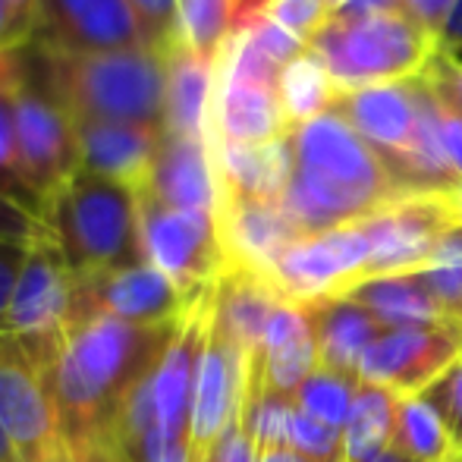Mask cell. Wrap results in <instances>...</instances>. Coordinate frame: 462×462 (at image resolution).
Instances as JSON below:
<instances>
[{"mask_svg":"<svg viewBox=\"0 0 462 462\" xmlns=\"http://www.w3.org/2000/svg\"><path fill=\"white\" fill-rule=\"evenodd\" d=\"M177 328L180 324L139 328L107 315H92L73 321L57 340H23L48 371L63 444H126L123 421L129 400L154 374Z\"/></svg>","mask_w":462,"mask_h":462,"instance_id":"6da1fadb","label":"cell"},{"mask_svg":"<svg viewBox=\"0 0 462 462\" xmlns=\"http://www.w3.org/2000/svg\"><path fill=\"white\" fill-rule=\"evenodd\" d=\"M290 142L283 208L305 236L368 217L402 192L381 154L337 110L290 129Z\"/></svg>","mask_w":462,"mask_h":462,"instance_id":"7a4b0ae2","label":"cell"},{"mask_svg":"<svg viewBox=\"0 0 462 462\" xmlns=\"http://www.w3.org/2000/svg\"><path fill=\"white\" fill-rule=\"evenodd\" d=\"M35 44V42H32ZM51 92L73 123H142L164 126L167 51L67 54L35 44Z\"/></svg>","mask_w":462,"mask_h":462,"instance_id":"3957f363","label":"cell"},{"mask_svg":"<svg viewBox=\"0 0 462 462\" xmlns=\"http://www.w3.org/2000/svg\"><path fill=\"white\" fill-rule=\"evenodd\" d=\"M340 92L415 82L440 57V42L406 10L334 16L309 44Z\"/></svg>","mask_w":462,"mask_h":462,"instance_id":"277c9868","label":"cell"},{"mask_svg":"<svg viewBox=\"0 0 462 462\" xmlns=\"http://www.w3.org/2000/svg\"><path fill=\"white\" fill-rule=\"evenodd\" d=\"M48 226L76 274L145 264L139 243V208L129 186L79 171L51 205Z\"/></svg>","mask_w":462,"mask_h":462,"instance_id":"5b68a950","label":"cell"},{"mask_svg":"<svg viewBox=\"0 0 462 462\" xmlns=\"http://www.w3.org/2000/svg\"><path fill=\"white\" fill-rule=\"evenodd\" d=\"M13 57H16L13 116H16L19 158H23L29 183L48 205L51 217V205L57 201V195L82 171L79 133H76L73 116L51 92L35 44H23L13 51Z\"/></svg>","mask_w":462,"mask_h":462,"instance_id":"8992f818","label":"cell"},{"mask_svg":"<svg viewBox=\"0 0 462 462\" xmlns=\"http://www.w3.org/2000/svg\"><path fill=\"white\" fill-rule=\"evenodd\" d=\"M280 63L271 60L249 32H236L217 57V88L211 104V142L262 145L290 133L280 107Z\"/></svg>","mask_w":462,"mask_h":462,"instance_id":"52a82bcc","label":"cell"},{"mask_svg":"<svg viewBox=\"0 0 462 462\" xmlns=\"http://www.w3.org/2000/svg\"><path fill=\"white\" fill-rule=\"evenodd\" d=\"M359 224L371 243L365 280L421 271L462 230V189L400 192Z\"/></svg>","mask_w":462,"mask_h":462,"instance_id":"ba28073f","label":"cell"},{"mask_svg":"<svg viewBox=\"0 0 462 462\" xmlns=\"http://www.w3.org/2000/svg\"><path fill=\"white\" fill-rule=\"evenodd\" d=\"M135 208L145 262L171 277L189 299L205 296L226 271L217 214L171 208L145 189L135 192Z\"/></svg>","mask_w":462,"mask_h":462,"instance_id":"9c48e42d","label":"cell"},{"mask_svg":"<svg viewBox=\"0 0 462 462\" xmlns=\"http://www.w3.org/2000/svg\"><path fill=\"white\" fill-rule=\"evenodd\" d=\"M0 431L16 462H67L48 371L13 334H0Z\"/></svg>","mask_w":462,"mask_h":462,"instance_id":"30bf717a","label":"cell"},{"mask_svg":"<svg viewBox=\"0 0 462 462\" xmlns=\"http://www.w3.org/2000/svg\"><path fill=\"white\" fill-rule=\"evenodd\" d=\"M371 243L359 220L324 233L296 239L277 264L271 280L292 302H311L321 296H340L343 290L368 277Z\"/></svg>","mask_w":462,"mask_h":462,"instance_id":"8fae6325","label":"cell"},{"mask_svg":"<svg viewBox=\"0 0 462 462\" xmlns=\"http://www.w3.org/2000/svg\"><path fill=\"white\" fill-rule=\"evenodd\" d=\"M195 302L199 299H189L171 277L145 262L101 274H76L73 321L107 315L139 328H164L183 321Z\"/></svg>","mask_w":462,"mask_h":462,"instance_id":"7c38bea8","label":"cell"},{"mask_svg":"<svg viewBox=\"0 0 462 462\" xmlns=\"http://www.w3.org/2000/svg\"><path fill=\"white\" fill-rule=\"evenodd\" d=\"M462 359V321L383 330L359 365V381L393 390L396 396H419Z\"/></svg>","mask_w":462,"mask_h":462,"instance_id":"4fadbf2b","label":"cell"},{"mask_svg":"<svg viewBox=\"0 0 462 462\" xmlns=\"http://www.w3.org/2000/svg\"><path fill=\"white\" fill-rule=\"evenodd\" d=\"M32 42L67 54L148 48L129 0H35Z\"/></svg>","mask_w":462,"mask_h":462,"instance_id":"5bb4252c","label":"cell"},{"mask_svg":"<svg viewBox=\"0 0 462 462\" xmlns=\"http://www.w3.org/2000/svg\"><path fill=\"white\" fill-rule=\"evenodd\" d=\"M245 393V362L226 337L214 328L208 330L201 349L199 374L192 390V412H189V462H211L224 434L243 419Z\"/></svg>","mask_w":462,"mask_h":462,"instance_id":"9a60e30c","label":"cell"},{"mask_svg":"<svg viewBox=\"0 0 462 462\" xmlns=\"http://www.w3.org/2000/svg\"><path fill=\"white\" fill-rule=\"evenodd\" d=\"M76 309V271L54 239L29 245L23 274L16 280L10 309H6V334L42 340L60 337L73 321Z\"/></svg>","mask_w":462,"mask_h":462,"instance_id":"2e32d148","label":"cell"},{"mask_svg":"<svg viewBox=\"0 0 462 462\" xmlns=\"http://www.w3.org/2000/svg\"><path fill=\"white\" fill-rule=\"evenodd\" d=\"M280 302H286V296L277 290L274 280L245 264L226 262V271L214 283L211 321L226 337V343L243 356L245 368L262 356L264 334Z\"/></svg>","mask_w":462,"mask_h":462,"instance_id":"e0dca14e","label":"cell"},{"mask_svg":"<svg viewBox=\"0 0 462 462\" xmlns=\"http://www.w3.org/2000/svg\"><path fill=\"white\" fill-rule=\"evenodd\" d=\"M217 224L224 239L226 262L268 274L277 258L305 233L292 224L283 201H252V199H224L217 201Z\"/></svg>","mask_w":462,"mask_h":462,"instance_id":"ac0fdd59","label":"cell"},{"mask_svg":"<svg viewBox=\"0 0 462 462\" xmlns=\"http://www.w3.org/2000/svg\"><path fill=\"white\" fill-rule=\"evenodd\" d=\"M82 171L139 192L152 177L164 126L142 123H76Z\"/></svg>","mask_w":462,"mask_h":462,"instance_id":"d6986e66","label":"cell"},{"mask_svg":"<svg viewBox=\"0 0 462 462\" xmlns=\"http://www.w3.org/2000/svg\"><path fill=\"white\" fill-rule=\"evenodd\" d=\"M142 189L171 208L217 214V173H214L211 142L164 129L152 177Z\"/></svg>","mask_w":462,"mask_h":462,"instance_id":"ffe728a7","label":"cell"},{"mask_svg":"<svg viewBox=\"0 0 462 462\" xmlns=\"http://www.w3.org/2000/svg\"><path fill=\"white\" fill-rule=\"evenodd\" d=\"M211 142V139H208ZM214 173H217V201L252 199L283 201L292 177V142L290 133L262 145H230L211 142Z\"/></svg>","mask_w":462,"mask_h":462,"instance_id":"44dd1931","label":"cell"},{"mask_svg":"<svg viewBox=\"0 0 462 462\" xmlns=\"http://www.w3.org/2000/svg\"><path fill=\"white\" fill-rule=\"evenodd\" d=\"M262 368L264 383L277 393L292 396L321 365V346L311 315L302 302H280L268 324V334L262 343Z\"/></svg>","mask_w":462,"mask_h":462,"instance_id":"7402d4cb","label":"cell"},{"mask_svg":"<svg viewBox=\"0 0 462 462\" xmlns=\"http://www.w3.org/2000/svg\"><path fill=\"white\" fill-rule=\"evenodd\" d=\"M217 88V60H208L192 51L171 44L167 48V95L164 129L192 139H208L211 104Z\"/></svg>","mask_w":462,"mask_h":462,"instance_id":"603a6c76","label":"cell"},{"mask_svg":"<svg viewBox=\"0 0 462 462\" xmlns=\"http://www.w3.org/2000/svg\"><path fill=\"white\" fill-rule=\"evenodd\" d=\"M318 330L321 365L340 374L359 377V365L371 349V343L383 334V328L368 315L362 305L343 296H321L302 302Z\"/></svg>","mask_w":462,"mask_h":462,"instance_id":"cb8c5ba5","label":"cell"},{"mask_svg":"<svg viewBox=\"0 0 462 462\" xmlns=\"http://www.w3.org/2000/svg\"><path fill=\"white\" fill-rule=\"evenodd\" d=\"M340 296L356 305H362L383 330L421 328V324L447 321L444 309H440L431 286L425 283L421 271L362 280V283L343 290Z\"/></svg>","mask_w":462,"mask_h":462,"instance_id":"d4e9b609","label":"cell"},{"mask_svg":"<svg viewBox=\"0 0 462 462\" xmlns=\"http://www.w3.org/2000/svg\"><path fill=\"white\" fill-rule=\"evenodd\" d=\"M277 95H280L286 126L296 129V126H305V123L318 120V116L330 114L343 92L334 82V76L328 73L321 57L311 48H305L296 60H290L280 69Z\"/></svg>","mask_w":462,"mask_h":462,"instance_id":"484cf974","label":"cell"},{"mask_svg":"<svg viewBox=\"0 0 462 462\" xmlns=\"http://www.w3.org/2000/svg\"><path fill=\"white\" fill-rule=\"evenodd\" d=\"M400 402L402 396H396L393 390L359 381L353 412H349V421L343 428V457H346V462H362L393 447Z\"/></svg>","mask_w":462,"mask_h":462,"instance_id":"4316f807","label":"cell"},{"mask_svg":"<svg viewBox=\"0 0 462 462\" xmlns=\"http://www.w3.org/2000/svg\"><path fill=\"white\" fill-rule=\"evenodd\" d=\"M13 86H16V57L13 51L0 54V195L16 201L23 211L48 224V205L25 177L16 142V116H13Z\"/></svg>","mask_w":462,"mask_h":462,"instance_id":"83f0119b","label":"cell"},{"mask_svg":"<svg viewBox=\"0 0 462 462\" xmlns=\"http://www.w3.org/2000/svg\"><path fill=\"white\" fill-rule=\"evenodd\" d=\"M393 450L402 453L409 462H457L462 457L447 421L421 393L402 396L400 415H396Z\"/></svg>","mask_w":462,"mask_h":462,"instance_id":"f1b7e54d","label":"cell"},{"mask_svg":"<svg viewBox=\"0 0 462 462\" xmlns=\"http://www.w3.org/2000/svg\"><path fill=\"white\" fill-rule=\"evenodd\" d=\"M356 387H359V377L318 368L311 377H305V383L292 393V400H296L299 412H305L309 419L321 421V425L334 428V431H343L349 421V412H353Z\"/></svg>","mask_w":462,"mask_h":462,"instance_id":"f546056e","label":"cell"},{"mask_svg":"<svg viewBox=\"0 0 462 462\" xmlns=\"http://www.w3.org/2000/svg\"><path fill=\"white\" fill-rule=\"evenodd\" d=\"M421 277L438 296L444 315L462 321V230L440 245L438 255L421 268Z\"/></svg>","mask_w":462,"mask_h":462,"instance_id":"4dcf8cb0","label":"cell"},{"mask_svg":"<svg viewBox=\"0 0 462 462\" xmlns=\"http://www.w3.org/2000/svg\"><path fill=\"white\" fill-rule=\"evenodd\" d=\"M262 16L296 35L299 42L311 44L318 32L328 29L334 19V0H268Z\"/></svg>","mask_w":462,"mask_h":462,"instance_id":"1f68e13d","label":"cell"},{"mask_svg":"<svg viewBox=\"0 0 462 462\" xmlns=\"http://www.w3.org/2000/svg\"><path fill=\"white\" fill-rule=\"evenodd\" d=\"M431 95V107H434V126H438V142L444 148V158L450 164V171L457 173L459 186H462V107L453 101L431 76H421Z\"/></svg>","mask_w":462,"mask_h":462,"instance_id":"d6a6232c","label":"cell"},{"mask_svg":"<svg viewBox=\"0 0 462 462\" xmlns=\"http://www.w3.org/2000/svg\"><path fill=\"white\" fill-rule=\"evenodd\" d=\"M286 447L315 462H346V457H343V431H334V428L309 419L299 409L292 412L290 444Z\"/></svg>","mask_w":462,"mask_h":462,"instance_id":"836d02e7","label":"cell"},{"mask_svg":"<svg viewBox=\"0 0 462 462\" xmlns=\"http://www.w3.org/2000/svg\"><path fill=\"white\" fill-rule=\"evenodd\" d=\"M152 51H167L177 42L180 0H129Z\"/></svg>","mask_w":462,"mask_h":462,"instance_id":"e575fe53","label":"cell"},{"mask_svg":"<svg viewBox=\"0 0 462 462\" xmlns=\"http://www.w3.org/2000/svg\"><path fill=\"white\" fill-rule=\"evenodd\" d=\"M421 396L440 412V419L447 421L453 440H457V450L462 453V359L453 362Z\"/></svg>","mask_w":462,"mask_h":462,"instance_id":"d590c367","label":"cell"},{"mask_svg":"<svg viewBox=\"0 0 462 462\" xmlns=\"http://www.w3.org/2000/svg\"><path fill=\"white\" fill-rule=\"evenodd\" d=\"M42 239H54L51 226L44 220L32 217L29 211L10 201L6 195H0V243H42Z\"/></svg>","mask_w":462,"mask_h":462,"instance_id":"8d00e7d4","label":"cell"},{"mask_svg":"<svg viewBox=\"0 0 462 462\" xmlns=\"http://www.w3.org/2000/svg\"><path fill=\"white\" fill-rule=\"evenodd\" d=\"M25 255H29L25 243H0V334H6V309H10L16 280L23 274Z\"/></svg>","mask_w":462,"mask_h":462,"instance_id":"74e56055","label":"cell"},{"mask_svg":"<svg viewBox=\"0 0 462 462\" xmlns=\"http://www.w3.org/2000/svg\"><path fill=\"white\" fill-rule=\"evenodd\" d=\"M453 4H457V0H402V10L440 42V29H444V23L450 19Z\"/></svg>","mask_w":462,"mask_h":462,"instance_id":"f35d334b","label":"cell"},{"mask_svg":"<svg viewBox=\"0 0 462 462\" xmlns=\"http://www.w3.org/2000/svg\"><path fill=\"white\" fill-rule=\"evenodd\" d=\"M428 76H431V79L462 107V63L457 60V57H450V54L440 51V57L434 60V67L428 69Z\"/></svg>","mask_w":462,"mask_h":462,"instance_id":"ab89813d","label":"cell"},{"mask_svg":"<svg viewBox=\"0 0 462 462\" xmlns=\"http://www.w3.org/2000/svg\"><path fill=\"white\" fill-rule=\"evenodd\" d=\"M23 44H29V35H25V29L19 25V19L13 16L10 0H0V54H4V51L23 48Z\"/></svg>","mask_w":462,"mask_h":462,"instance_id":"60d3db41","label":"cell"},{"mask_svg":"<svg viewBox=\"0 0 462 462\" xmlns=\"http://www.w3.org/2000/svg\"><path fill=\"white\" fill-rule=\"evenodd\" d=\"M383 10H402V0H334V16H368Z\"/></svg>","mask_w":462,"mask_h":462,"instance_id":"b9f144b4","label":"cell"},{"mask_svg":"<svg viewBox=\"0 0 462 462\" xmlns=\"http://www.w3.org/2000/svg\"><path fill=\"white\" fill-rule=\"evenodd\" d=\"M440 51H444V54H450V57L462 51V0L453 4L450 19H447L444 29H440Z\"/></svg>","mask_w":462,"mask_h":462,"instance_id":"7bdbcfd3","label":"cell"},{"mask_svg":"<svg viewBox=\"0 0 462 462\" xmlns=\"http://www.w3.org/2000/svg\"><path fill=\"white\" fill-rule=\"evenodd\" d=\"M10 6H13V16L19 19V25H23L32 42V35H35V0H10Z\"/></svg>","mask_w":462,"mask_h":462,"instance_id":"ee69618b","label":"cell"},{"mask_svg":"<svg viewBox=\"0 0 462 462\" xmlns=\"http://www.w3.org/2000/svg\"><path fill=\"white\" fill-rule=\"evenodd\" d=\"M362 462H409L402 453H396L393 447H387V450H381V453H374V457H368V459H362Z\"/></svg>","mask_w":462,"mask_h":462,"instance_id":"f6af8a7d","label":"cell"},{"mask_svg":"<svg viewBox=\"0 0 462 462\" xmlns=\"http://www.w3.org/2000/svg\"><path fill=\"white\" fill-rule=\"evenodd\" d=\"M0 462H13V450H10V444H6L4 431H0Z\"/></svg>","mask_w":462,"mask_h":462,"instance_id":"bcb514c9","label":"cell"},{"mask_svg":"<svg viewBox=\"0 0 462 462\" xmlns=\"http://www.w3.org/2000/svg\"><path fill=\"white\" fill-rule=\"evenodd\" d=\"M453 57H457V60H459V63H462V51H459V54H453Z\"/></svg>","mask_w":462,"mask_h":462,"instance_id":"7dc6e473","label":"cell"},{"mask_svg":"<svg viewBox=\"0 0 462 462\" xmlns=\"http://www.w3.org/2000/svg\"><path fill=\"white\" fill-rule=\"evenodd\" d=\"M457 462H462V457H459V459H457Z\"/></svg>","mask_w":462,"mask_h":462,"instance_id":"c3c4849f","label":"cell"},{"mask_svg":"<svg viewBox=\"0 0 462 462\" xmlns=\"http://www.w3.org/2000/svg\"><path fill=\"white\" fill-rule=\"evenodd\" d=\"M67 462H69V457H67Z\"/></svg>","mask_w":462,"mask_h":462,"instance_id":"681fc988","label":"cell"},{"mask_svg":"<svg viewBox=\"0 0 462 462\" xmlns=\"http://www.w3.org/2000/svg\"><path fill=\"white\" fill-rule=\"evenodd\" d=\"M13 462H16V459H13Z\"/></svg>","mask_w":462,"mask_h":462,"instance_id":"f907efd6","label":"cell"}]
</instances>
